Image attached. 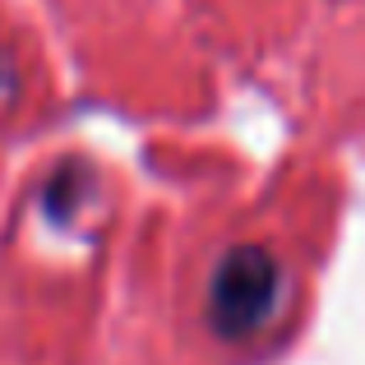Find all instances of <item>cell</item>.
<instances>
[{
    "mask_svg": "<svg viewBox=\"0 0 365 365\" xmlns=\"http://www.w3.org/2000/svg\"><path fill=\"white\" fill-rule=\"evenodd\" d=\"M199 324L222 347H255L282 329L292 277L277 250L259 241H227L208 255L195 287Z\"/></svg>",
    "mask_w": 365,
    "mask_h": 365,
    "instance_id": "6da1fadb",
    "label": "cell"
},
{
    "mask_svg": "<svg viewBox=\"0 0 365 365\" xmlns=\"http://www.w3.org/2000/svg\"><path fill=\"white\" fill-rule=\"evenodd\" d=\"M0 83H5V70H0Z\"/></svg>",
    "mask_w": 365,
    "mask_h": 365,
    "instance_id": "7a4b0ae2",
    "label": "cell"
}]
</instances>
